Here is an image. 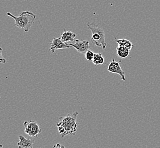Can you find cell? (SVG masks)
Here are the masks:
<instances>
[{
    "mask_svg": "<svg viewBox=\"0 0 160 148\" xmlns=\"http://www.w3.org/2000/svg\"><path fill=\"white\" fill-rule=\"evenodd\" d=\"M79 113L75 112L59 118V121L57 124V126L59 133L62 137H64L66 136L76 135L78 126V123L77 122V117Z\"/></svg>",
    "mask_w": 160,
    "mask_h": 148,
    "instance_id": "6da1fadb",
    "label": "cell"
},
{
    "mask_svg": "<svg viewBox=\"0 0 160 148\" xmlns=\"http://www.w3.org/2000/svg\"><path fill=\"white\" fill-rule=\"evenodd\" d=\"M7 16L14 19V25L26 32H29L36 18L35 14L30 11L22 12L19 16H14L12 13L8 12Z\"/></svg>",
    "mask_w": 160,
    "mask_h": 148,
    "instance_id": "7a4b0ae2",
    "label": "cell"
},
{
    "mask_svg": "<svg viewBox=\"0 0 160 148\" xmlns=\"http://www.w3.org/2000/svg\"><path fill=\"white\" fill-rule=\"evenodd\" d=\"M87 27L92 32L91 39L93 45L100 47H102L103 50H105L107 45L106 41L105 32L102 27L94 23H87Z\"/></svg>",
    "mask_w": 160,
    "mask_h": 148,
    "instance_id": "3957f363",
    "label": "cell"
},
{
    "mask_svg": "<svg viewBox=\"0 0 160 148\" xmlns=\"http://www.w3.org/2000/svg\"><path fill=\"white\" fill-rule=\"evenodd\" d=\"M25 132L29 136L37 137L42 132L39 126L34 121H26L23 122Z\"/></svg>",
    "mask_w": 160,
    "mask_h": 148,
    "instance_id": "277c9868",
    "label": "cell"
},
{
    "mask_svg": "<svg viewBox=\"0 0 160 148\" xmlns=\"http://www.w3.org/2000/svg\"><path fill=\"white\" fill-rule=\"evenodd\" d=\"M107 70L109 71V72L118 74V75H120V77H122V81H126L125 72L122 70L120 62L116 61L114 59H113L110 62L107 68Z\"/></svg>",
    "mask_w": 160,
    "mask_h": 148,
    "instance_id": "5b68a950",
    "label": "cell"
},
{
    "mask_svg": "<svg viewBox=\"0 0 160 148\" xmlns=\"http://www.w3.org/2000/svg\"><path fill=\"white\" fill-rule=\"evenodd\" d=\"M70 47L68 43L63 42L61 38H54L50 43V47L48 52L54 53L57 50L70 48Z\"/></svg>",
    "mask_w": 160,
    "mask_h": 148,
    "instance_id": "8992f818",
    "label": "cell"
},
{
    "mask_svg": "<svg viewBox=\"0 0 160 148\" xmlns=\"http://www.w3.org/2000/svg\"><path fill=\"white\" fill-rule=\"evenodd\" d=\"M71 47H73L77 50V52L81 54L86 53L87 51L90 50L91 46L90 42L88 41H79V39L75 40V43H69Z\"/></svg>",
    "mask_w": 160,
    "mask_h": 148,
    "instance_id": "52a82bcc",
    "label": "cell"
},
{
    "mask_svg": "<svg viewBox=\"0 0 160 148\" xmlns=\"http://www.w3.org/2000/svg\"><path fill=\"white\" fill-rule=\"evenodd\" d=\"M19 142L17 143V146L19 148H33L34 140L32 139H27L22 135L18 136Z\"/></svg>",
    "mask_w": 160,
    "mask_h": 148,
    "instance_id": "ba28073f",
    "label": "cell"
},
{
    "mask_svg": "<svg viewBox=\"0 0 160 148\" xmlns=\"http://www.w3.org/2000/svg\"><path fill=\"white\" fill-rule=\"evenodd\" d=\"M77 34L71 31H67L64 29V32L61 34V39L63 42L68 43V42L74 41V39L76 38Z\"/></svg>",
    "mask_w": 160,
    "mask_h": 148,
    "instance_id": "9c48e42d",
    "label": "cell"
},
{
    "mask_svg": "<svg viewBox=\"0 0 160 148\" xmlns=\"http://www.w3.org/2000/svg\"><path fill=\"white\" fill-rule=\"evenodd\" d=\"M117 53L119 57L121 58H127L128 55H129V52L131 50H129L127 47H125L122 46L118 45L116 48Z\"/></svg>",
    "mask_w": 160,
    "mask_h": 148,
    "instance_id": "30bf717a",
    "label": "cell"
},
{
    "mask_svg": "<svg viewBox=\"0 0 160 148\" xmlns=\"http://www.w3.org/2000/svg\"><path fill=\"white\" fill-rule=\"evenodd\" d=\"M115 42L118 44V45L122 46L125 47H127L129 50H131L133 47V45L130 41L126 39H115Z\"/></svg>",
    "mask_w": 160,
    "mask_h": 148,
    "instance_id": "8fae6325",
    "label": "cell"
},
{
    "mask_svg": "<svg viewBox=\"0 0 160 148\" xmlns=\"http://www.w3.org/2000/svg\"><path fill=\"white\" fill-rule=\"evenodd\" d=\"M92 62L95 65H103L104 63V58L102 54L96 53L94 54Z\"/></svg>",
    "mask_w": 160,
    "mask_h": 148,
    "instance_id": "7c38bea8",
    "label": "cell"
},
{
    "mask_svg": "<svg viewBox=\"0 0 160 148\" xmlns=\"http://www.w3.org/2000/svg\"><path fill=\"white\" fill-rule=\"evenodd\" d=\"M94 54H95V53L90 50H88V51H87L86 53H85V57H86L87 60L88 61H92Z\"/></svg>",
    "mask_w": 160,
    "mask_h": 148,
    "instance_id": "4fadbf2b",
    "label": "cell"
},
{
    "mask_svg": "<svg viewBox=\"0 0 160 148\" xmlns=\"http://www.w3.org/2000/svg\"><path fill=\"white\" fill-rule=\"evenodd\" d=\"M7 63V59L3 57L2 55V48L0 47V63L5 64Z\"/></svg>",
    "mask_w": 160,
    "mask_h": 148,
    "instance_id": "5bb4252c",
    "label": "cell"
},
{
    "mask_svg": "<svg viewBox=\"0 0 160 148\" xmlns=\"http://www.w3.org/2000/svg\"><path fill=\"white\" fill-rule=\"evenodd\" d=\"M53 147L54 148H57V147H58V148H64V146L61 145L60 144H57V145H54Z\"/></svg>",
    "mask_w": 160,
    "mask_h": 148,
    "instance_id": "9a60e30c",
    "label": "cell"
},
{
    "mask_svg": "<svg viewBox=\"0 0 160 148\" xmlns=\"http://www.w3.org/2000/svg\"><path fill=\"white\" fill-rule=\"evenodd\" d=\"M3 147V145H0V148H2Z\"/></svg>",
    "mask_w": 160,
    "mask_h": 148,
    "instance_id": "2e32d148",
    "label": "cell"
},
{
    "mask_svg": "<svg viewBox=\"0 0 160 148\" xmlns=\"http://www.w3.org/2000/svg\"><path fill=\"white\" fill-rule=\"evenodd\" d=\"M0 99H1V96H0Z\"/></svg>",
    "mask_w": 160,
    "mask_h": 148,
    "instance_id": "e0dca14e",
    "label": "cell"
}]
</instances>
